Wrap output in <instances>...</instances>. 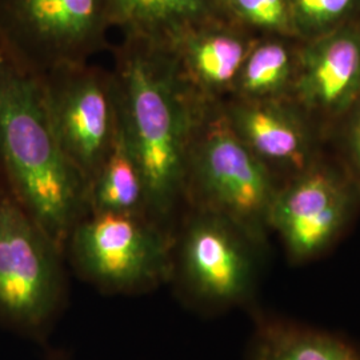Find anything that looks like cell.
Returning <instances> with one entry per match:
<instances>
[{
  "instance_id": "cell-7",
  "label": "cell",
  "mask_w": 360,
  "mask_h": 360,
  "mask_svg": "<svg viewBox=\"0 0 360 360\" xmlns=\"http://www.w3.org/2000/svg\"><path fill=\"white\" fill-rule=\"evenodd\" d=\"M111 0H0V40L44 74L107 49Z\"/></svg>"
},
{
  "instance_id": "cell-20",
  "label": "cell",
  "mask_w": 360,
  "mask_h": 360,
  "mask_svg": "<svg viewBox=\"0 0 360 360\" xmlns=\"http://www.w3.org/2000/svg\"><path fill=\"white\" fill-rule=\"evenodd\" d=\"M44 358L43 360H74L63 348L51 347V346H44Z\"/></svg>"
},
{
  "instance_id": "cell-6",
  "label": "cell",
  "mask_w": 360,
  "mask_h": 360,
  "mask_svg": "<svg viewBox=\"0 0 360 360\" xmlns=\"http://www.w3.org/2000/svg\"><path fill=\"white\" fill-rule=\"evenodd\" d=\"M262 245L231 220L186 208L174 232L172 284L195 309L219 312L250 302Z\"/></svg>"
},
{
  "instance_id": "cell-9",
  "label": "cell",
  "mask_w": 360,
  "mask_h": 360,
  "mask_svg": "<svg viewBox=\"0 0 360 360\" xmlns=\"http://www.w3.org/2000/svg\"><path fill=\"white\" fill-rule=\"evenodd\" d=\"M43 79L58 141L90 186L120 126L114 72L89 62L70 63L44 72Z\"/></svg>"
},
{
  "instance_id": "cell-8",
  "label": "cell",
  "mask_w": 360,
  "mask_h": 360,
  "mask_svg": "<svg viewBox=\"0 0 360 360\" xmlns=\"http://www.w3.org/2000/svg\"><path fill=\"white\" fill-rule=\"evenodd\" d=\"M359 205V187L346 168L321 154L281 184L271 206L270 231L281 238L292 264H304L322 257L340 239Z\"/></svg>"
},
{
  "instance_id": "cell-18",
  "label": "cell",
  "mask_w": 360,
  "mask_h": 360,
  "mask_svg": "<svg viewBox=\"0 0 360 360\" xmlns=\"http://www.w3.org/2000/svg\"><path fill=\"white\" fill-rule=\"evenodd\" d=\"M224 11L257 37H296L288 0H224Z\"/></svg>"
},
{
  "instance_id": "cell-4",
  "label": "cell",
  "mask_w": 360,
  "mask_h": 360,
  "mask_svg": "<svg viewBox=\"0 0 360 360\" xmlns=\"http://www.w3.org/2000/svg\"><path fill=\"white\" fill-rule=\"evenodd\" d=\"M281 181L232 131L218 104L193 142L186 180V208L224 217L263 248Z\"/></svg>"
},
{
  "instance_id": "cell-12",
  "label": "cell",
  "mask_w": 360,
  "mask_h": 360,
  "mask_svg": "<svg viewBox=\"0 0 360 360\" xmlns=\"http://www.w3.org/2000/svg\"><path fill=\"white\" fill-rule=\"evenodd\" d=\"M259 38L226 15L187 32L168 47L195 92L207 103L220 104L231 96L245 58Z\"/></svg>"
},
{
  "instance_id": "cell-10",
  "label": "cell",
  "mask_w": 360,
  "mask_h": 360,
  "mask_svg": "<svg viewBox=\"0 0 360 360\" xmlns=\"http://www.w3.org/2000/svg\"><path fill=\"white\" fill-rule=\"evenodd\" d=\"M360 99V30L355 23L303 41L290 101L323 139Z\"/></svg>"
},
{
  "instance_id": "cell-1",
  "label": "cell",
  "mask_w": 360,
  "mask_h": 360,
  "mask_svg": "<svg viewBox=\"0 0 360 360\" xmlns=\"http://www.w3.org/2000/svg\"><path fill=\"white\" fill-rule=\"evenodd\" d=\"M112 72L122 131L146 186L147 215L175 232L186 210L193 142L215 104L187 83L168 46L148 39L123 35Z\"/></svg>"
},
{
  "instance_id": "cell-15",
  "label": "cell",
  "mask_w": 360,
  "mask_h": 360,
  "mask_svg": "<svg viewBox=\"0 0 360 360\" xmlns=\"http://www.w3.org/2000/svg\"><path fill=\"white\" fill-rule=\"evenodd\" d=\"M248 360H360V352L330 333L260 316L250 345Z\"/></svg>"
},
{
  "instance_id": "cell-22",
  "label": "cell",
  "mask_w": 360,
  "mask_h": 360,
  "mask_svg": "<svg viewBox=\"0 0 360 360\" xmlns=\"http://www.w3.org/2000/svg\"><path fill=\"white\" fill-rule=\"evenodd\" d=\"M221 1H224V0H221Z\"/></svg>"
},
{
  "instance_id": "cell-2",
  "label": "cell",
  "mask_w": 360,
  "mask_h": 360,
  "mask_svg": "<svg viewBox=\"0 0 360 360\" xmlns=\"http://www.w3.org/2000/svg\"><path fill=\"white\" fill-rule=\"evenodd\" d=\"M0 183L63 250L70 232L90 214V186L58 141L43 74L1 40Z\"/></svg>"
},
{
  "instance_id": "cell-17",
  "label": "cell",
  "mask_w": 360,
  "mask_h": 360,
  "mask_svg": "<svg viewBox=\"0 0 360 360\" xmlns=\"http://www.w3.org/2000/svg\"><path fill=\"white\" fill-rule=\"evenodd\" d=\"M297 38H321L354 23L360 15V0H288Z\"/></svg>"
},
{
  "instance_id": "cell-14",
  "label": "cell",
  "mask_w": 360,
  "mask_h": 360,
  "mask_svg": "<svg viewBox=\"0 0 360 360\" xmlns=\"http://www.w3.org/2000/svg\"><path fill=\"white\" fill-rule=\"evenodd\" d=\"M300 47L302 40L295 37H260L245 58L230 98L290 99L297 74Z\"/></svg>"
},
{
  "instance_id": "cell-3",
  "label": "cell",
  "mask_w": 360,
  "mask_h": 360,
  "mask_svg": "<svg viewBox=\"0 0 360 360\" xmlns=\"http://www.w3.org/2000/svg\"><path fill=\"white\" fill-rule=\"evenodd\" d=\"M65 250L0 183V327L47 346L70 300Z\"/></svg>"
},
{
  "instance_id": "cell-19",
  "label": "cell",
  "mask_w": 360,
  "mask_h": 360,
  "mask_svg": "<svg viewBox=\"0 0 360 360\" xmlns=\"http://www.w3.org/2000/svg\"><path fill=\"white\" fill-rule=\"evenodd\" d=\"M334 129H338L342 166L360 190V99L335 124Z\"/></svg>"
},
{
  "instance_id": "cell-21",
  "label": "cell",
  "mask_w": 360,
  "mask_h": 360,
  "mask_svg": "<svg viewBox=\"0 0 360 360\" xmlns=\"http://www.w3.org/2000/svg\"><path fill=\"white\" fill-rule=\"evenodd\" d=\"M354 23H355V25H356V26H358V28H359V30H360V15H359V18H358V19H356V20H355V22H354Z\"/></svg>"
},
{
  "instance_id": "cell-13",
  "label": "cell",
  "mask_w": 360,
  "mask_h": 360,
  "mask_svg": "<svg viewBox=\"0 0 360 360\" xmlns=\"http://www.w3.org/2000/svg\"><path fill=\"white\" fill-rule=\"evenodd\" d=\"M114 28L169 46L195 28L226 16L221 0H111Z\"/></svg>"
},
{
  "instance_id": "cell-5",
  "label": "cell",
  "mask_w": 360,
  "mask_h": 360,
  "mask_svg": "<svg viewBox=\"0 0 360 360\" xmlns=\"http://www.w3.org/2000/svg\"><path fill=\"white\" fill-rule=\"evenodd\" d=\"M174 232L146 215L90 212L70 232V272L105 295H143L169 284Z\"/></svg>"
},
{
  "instance_id": "cell-16",
  "label": "cell",
  "mask_w": 360,
  "mask_h": 360,
  "mask_svg": "<svg viewBox=\"0 0 360 360\" xmlns=\"http://www.w3.org/2000/svg\"><path fill=\"white\" fill-rule=\"evenodd\" d=\"M90 212L148 217L142 172L122 126L110 154L91 181Z\"/></svg>"
},
{
  "instance_id": "cell-11",
  "label": "cell",
  "mask_w": 360,
  "mask_h": 360,
  "mask_svg": "<svg viewBox=\"0 0 360 360\" xmlns=\"http://www.w3.org/2000/svg\"><path fill=\"white\" fill-rule=\"evenodd\" d=\"M218 105L232 131L281 184L304 171L322 154V135L290 99L230 98Z\"/></svg>"
}]
</instances>
